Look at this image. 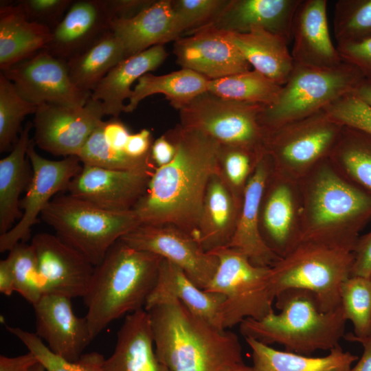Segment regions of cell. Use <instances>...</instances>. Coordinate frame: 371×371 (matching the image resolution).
Here are the masks:
<instances>
[{
	"label": "cell",
	"mask_w": 371,
	"mask_h": 371,
	"mask_svg": "<svg viewBox=\"0 0 371 371\" xmlns=\"http://www.w3.org/2000/svg\"><path fill=\"white\" fill-rule=\"evenodd\" d=\"M164 135L175 145V156L155 169L133 211L141 224L171 225L197 239L206 189L218 168L220 145L179 124Z\"/></svg>",
	"instance_id": "6da1fadb"
},
{
	"label": "cell",
	"mask_w": 371,
	"mask_h": 371,
	"mask_svg": "<svg viewBox=\"0 0 371 371\" xmlns=\"http://www.w3.org/2000/svg\"><path fill=\"white\" fill-rule=\"evenodd\" d=\"M155 353L170 371H225L243 363L236 333L221 329L167 297L146 310Z\"/></svg>",
	"instance_id": "7a4b0ae2"
},
{
	"label": "cell",
	"mask_w": 371,
	"mask_h": 371,
	"mask_svg": "<svg viewBox=\"0 0 371 371\" xmlns=\"http://www.w3.org/2000/svg\"><path fill=\"white\" fill-rule=\"evenodd\" d=\"M302 242L353 252L371 221V196L341 177L328 158L299 181Z\"/></svg>",
	"instance_id": "3957f363"
},
{
	"label": "cell",
	"mask_w": 371,
	"mask_h": 371,
	"mask_svg": "<svg viewBox=\"0 0 371 371\" xmlns=\"http://www.w3.org/2000/svg\"><path fill=\"white\" fill-rule=\"evenodd\" d=\"M161 259L120 239L112 245L95 267L83 296L93 339L112 322L144 308L156 285Z\"/></svg>",
	"instance_id": "277c9868"
},
{
	"label": "cell",
	"mask_w": 371,
	"mask_h": 371,
	"mask_svg": "<svg viewBox=\"0 0 371 371\" xmlns=\"http://www.w3.org/2000/svg\"><path fill=\"white\" fill-rule=\"evenodd\" d=\"M274 312L262 319L247 318L240 324L245 338L267 345L279 344L289 352L310 356L316 350L339 346L346 322L341 305L322 312L315 295L301 289H289L277 295Z\"/></svg>",
	"instance_id": "5b68a950"
},
{
	"label": "cell",
	"mask_w": 371,
	"mask_h": 371,
	"mask_svg": "<svg viewBox=\"0 0 371 371\" xmlns=\"http://www.w3.org/2000/svg\"><path fill=\"white\" fill-rule=\"evenodd\" d=\"M40 218L95 267L115 242L141 224L133 210L108 211L69 194L55 196Z\"/></svg>",
	"instance_id": "8992f818"
},
{
	"label": "cell",
	"mask_w": 371,
	"mask_h": 371,
	"mask_svg": "<svg viewBox=\"0 0 371 371\" xmlns=\"http://www.w3.org/2000/svg\"><path fill=\"white\" fill-rule=\"evenodd\" d=\"M365 80L355 65L344 61L331 69L295 65L276 104L267 106L259 122L267 133L319 111L343 95L352 93Z\"/></svg>",
	"instance_id": "52a82bcc"
},
{
	"label": "cell",
	"mask_w": 371,
	"mask_h": 371,
	"mask_svg": "<svg viewBox=\"0 0 371 371\" xmlns=\"http://www.w3.org/2000/svg\"><path fill=\"white\" fill-rule=\"evenodd\" d=\"M353 263L352 251L302 242L271 267L276 297L286 289H305L315 295L322 312L334 311L341 305V286Z\"/></svg>",
	"instance_id": "ba28073f"
},
{
	"label": "cell",
	"mask_w": 371,
	"mask_h": 371,
	"mask_svg": "<svg viewBox=\"0 0 371 371\" xmlns=\"http://www.w3.org/2000/svg\"><path fill=\"white\" fill-rule=\"evenodd\" d=\"M211 253L218 258V265L205 290L225 296L220 317L222 329L228 330L247 318L262 319L274 312L271 267L256 266L228 247Z\"/></svg>",
	"instance_id": "9c48e42d"
},
{
	"label": "cell",
	"mask_w": 371,
	"mask_h": 371,
	"mask_svg": "<svg viewBox=\"0 0 371 371\" xmlns=\"http://www.w3.org/2000/svg\"><path fill=\"white\" fill-rule=\"evenodd\" d=\"M266 106L206 91L179 110V124L203 133L221 146L244 149L262 157L266 154L267 133L259 116Z\"/></svg>",
	"instance_id": "30bf717a"
},
{
	"label": "cell",
	"mask_w": 371,
	"mask_h": 371,
	"mask_svg": "<svg viewBox=\"0 0 371 371\" xmlns=\"http://www.w3.org/2000/svg\"><path fill=\"white\" fill-rule=\"evenodd\" d=\"M342 127L321 111L268 133L265 153L273 171L299 182L328 157Z\"/></svg>",
	"instance_id": "8fae6325"
},
{
	"label": "cell",
	"mask_w": 371,
	"mask_h": 371,
	"mask_svg": "<svg viewBox=\"0 0 371 371\" xmlns=\"http://www.w3.org/2000/svg\"><path fill=\"white\" fill-rule=\"evenodd\" d=\"M31 139L27 155L32 168V177L24 197L20 201L22 216L6 233L0 235V251H9L16 244L25 243L32 227L42 212L60 192L67 190L71 181L82 168L77 156L50 160L41 156Z\"/></svg>",
	"instance_id": "7c38bea8"
},
{
	"label": "cell",
	"mask_w": 371,
	"mask_h": 371,
	"mask_svg": "<svg viewBox=\"0 0 371 371\" xmlns=\"http://www.w3.org/2000/svg\"><path fill=\"white\" fill-rule=\"evenodd\" d=\"M105 115L100 101L91 97L84 106L43 104L33 119L36 146L56 156H78Z\"/></svg>",
	"instance_id": "4fadbf2b"
},
{
	"label": "cell",
	"mask_w": 371,
	"mask_h": 371,
	"mask_svg": "<svg viewBox=\"0 0 371 371\" xmlns=\"http://www.w3.org/2000/svg\"><path fill=\"white\" fill-rule=\"evenodd\" d=\"M120 240L179 266L202 289L207 288L218 268L214 254L205 251L196 238L171 225L140 224Z\"/></svg>",
	"instance_id": "5bb4252c"
},
{
	"label": "cell",
	"mask_w": 371,
	"mask_h": 371,
	"mask_svg": "<svg viewBox=\"0 0 371 371\" xmlns=\"http://www.w3.org/2000/svg\"><path fill=\"white\" fill-rule=\"evenodd\" d=\"M1 73L13 82L19 93L37 106L53 104L84 106L91 93L73 82L67 61L42 49Z\"/></svg>",
	"instance_id": "9a60e30c"
},
{
	"label": "cell",
	"mask_w": 371,
	"mask_h": 371,
	"mask_svg": "<svg viewBox=\"0 0 371 371\" xmlns=\"http://www.w3.org/2000/svg\"><path fill=\"white\" fill-rule=\"evenodd\" d=\"M259 229L266 245L280 258L301 243L300 183L275 172L272 166L260 201Z\"/></svg>",
	"instance_id": "2e32d148"
},
{
	"label": "cell",
	"mask_w": 371,
	"mask_h": 371,
	"mask_svg": "<svg viewBox=\"0 0 371 371\" xmlns=\"http://www.w3.org/2000/svg\"><path fill=\"white\" fill-rule=\"evenodd\" d=\"M156 168L116 170L82 164L67 191L108 211H131L146 192Z\"/></svg>",
	"instance_id": "e0dca14e"
},
{
	"label": "cell",
	"mask_w": 371,
	"mask_h": 371,
	"mask_svg": "<svg viewBox=\"0 0 371 371\" xmlns=\"http://www.w3.org/2000/svg\"><path fill=\"white\" fill-rule=\"evenodd\" d=\"M36 260L43 295L69 298L86 293L95 266L80 251L56 235L38 233L30 243Z\"/></svg>",
	"instance_id": "ac0fdd59"
},
{
	"label": "cell",
	"mask_w": 371,
	"mask_h": 371,
	"mask_svg": "<svg viewBox=\"0 0 371 371\" xmlns=\"http://www.w3.org/2000/svg\"><path fill=\"white\" fill-rule=\"evenodd\" d=\"M177 64L208 80H215L250 70L228 32L208 25L174 41Z\"/></svg>",
	"instance_id": "d6986e66"
},
{
	"label": "cell",
	"mask_w": 371,
	"mask_h": 371,
	"mask_svg": "<svg viewBox=\"0 0 371 371\" xmlns=\"http://www.w3.org/2000/svg\"><path fill=\"white\" fill-rule=\"evenodd\" d=\"M32 306L36 335L54 353L69 361H77L93 339L85 317L75 315L71 298L45 294Z\"/></svg>",
	"instance_id": "ffe728a7"
},
{
	"label": "cell",
	"mask_w": 371,
	"mask_h": 371,
	"mask_svg": "<svg viewBox=\"0 0 371 371\" xmlns=\"http://www.w3.org/2000/svg\"><path fill=\"white\" fill-rule=\"evenodd\" d=\"M326 9V0H302L299 4L291 28L295 65L331 69L344 63L329 34Z\"/></svg>",
	"instance_id": "44dd1931"
},
{
	"label": "cell",
	"mask_w": 371,
	"mask_h": 371,
	"mask_svg": "<svg viewBox=\"0 0 371 371\" xmlns=\"http://www.w3.org/2000/svg\"><path fill=\"white\" fill-rule=\"evenodd\" d=\"M112 20L106 0L73 1L43 49L68 61L111 30Z\"/></svg>",
	"instance_id": "7402d4cb"
},
{
	"label": "cell",
	"mask_w": 371,
	"mask_h": 371,
	"mask_svg": "<svg viewBox=\"0 0 371 371\" xmlns=\"http://www.w3.org/2000/svg\"><path fill=\"white\" fill-rule=\"evenodd\" d=\"M271 162L265 154L258 162L247 183L233 237L228 247L244 254L254 265L271 267L279 259L265 243L259 229V209Z\"/></svg>",
	"instance_id": "603a6c76"
},
{
	"label": "cell",
	"mask_w": 371,
	"mask_h": 371,
	"mask_svg": "<svg viewBox=\"0 0 371 371\" xmlns=\"http://www.w3.org/2000/svg\"><path fill=\"white\" fill-rule=\"evenodd\" d=\"M302 0H229L210 25L227 32L245 34L263 29L291 39L296 10ZM208 26V25H207Z\"/></svg>",
	"instance_id": "cb8c5ba5"
},
{
	"label": "cell",
	"mask_w": 371,
	"mask_h": 371,
	"mask_svg": "<svg viewBox=\"0 0 371 371\" xmlns=\"http://www.w3.org/2000/svg\"><path fill=\"white\" fill-rule=\"evenodd\" d=\"M102 371H170L155 353L149 315L144 308L126 315Z\"/></svg>",
	"instance_id": "d4e9b609"
},
{
	"label": "cell",
	"mask_w": 371,
	"mask_h": 371,
	"mask_svg": "<svg viewBox=\"0 0 371 371\" xmlns=\"http://www.w3.org/2000/svg\"><path fill=\"white\" fill-rule=\"evenodd\" d=\"M167 297L178 300L193 314L222 329L220 317L225 296L199 288L181 267L162 258L156 285L144 309H149Z\"/></svg>",
	"instance_id": "484cf974"
},
{
	"label": "cell",
	"mask_w": 371,
	"mask_h": 371,
	"mask_svg": "<svg viewBox=\"0 0 371 371\" xmlns=\"http://www.w3.org/2000/svg\"><path fill=\"white\" fill-rule=\"evenodd\" d=\"M111 30L122 43L126 57L179 38L171 0L155 1L131 19H113Z\"/></svg>",
	"instance_id": "4316f807"
},
{
	"label": "cell",
	"mask_w": 371,
	"mask_h": 371,
	"mask_svg": "<svg viewBox=\"0 0 371 371\" xmlns=\"http://www.w3.org/2000/svg\"><path fill=\"white\" fill-rule=\"evenodd\" d=\"M168 55L164 45H156L125 58L100 81L91 98L102 102L105 115L117 118L124 112V102L130 98L132 85L158 68Z\"/></svg>",
	"instance_id": "83f0119b"
},
{
	"label": "cell",
	"mask_w": 371,
	"mask_h": 371,
	"mask_svg": "<svg viewBox=\"0 0 371 371\" xmlns=\"http://www.w3.org/2000/svg\"><path fill=\"white\" fill-rule=\"evenodd\" d=\"M240 208L216 171L208 183L197 227V240L205 251L228 246Z\"/></svg>",
	"instance_id": "f1b7e54d"
},
{
	"label": "cell",
	"mask_w": 371,
	"mask_h": 371,
	"mask_svg": "<svg viewBox=\"0 0 371 371\" xmlns=\"http://www.w3.org/2000/svg\"><path fill=\"white\" fill-rule=\"evenodd\" d=\"M51 37L52 30L30 21L17 2L1 3V71L43 49Z\"/></svg>",
	"instance_id": "f546056e"
},
{
	"label": "cell",
	"mask_w": 371,
	"mask_h": 371,
	"mask_svg": "<svg viewBox=\"0 0 371 371\" xmlns=\"http://www.w3.org/2000/svg\"><path fill=\"white\" fill-rule=\"evenodd\" d=\"M228 34L254 70L278 85L287 82L295 63L285 37L260 28Z\"/></svg>",
	"instance_id": "4dcf8cb0"
},
{
	"label": "cell",
	"mask_w": 371,
	"mask_h": 371,
	"mask_svg": "<svg viewBox=\"0 0 371 371\" xmlns=\"http://www.w3.org/2000/svg\"><path fill=\"white\" fill-rule=\"evenodd\" d=\"M33 123L27 122L10 153L0 160V234L8 232L21 218L19 196L27 190L32 168L27 155L30 132Z\"/></svg>",
	"instance_id": "1f68e13d"
},
{
	"label": "cell",
	"mask_w": 371,
	"mask_h": 371,
	"mask_svg": "<svg viewBox=\"0 0 371 371\" xmlns=\"http://www.w3.org/2000/svg\"><path fill=\"white\" fill-rule=\"evenodd\" d=\"M252 353L254 371H349L358 356L341 346L326 356L313 357L276 350L252 338H245Z\"/></svg>",
	"instance_id": "d6a6232c"
},
{
	"label": "cell",
	"mask_w": 371,
	"mask_h": 371,
	"mask_svg": "<svg viewBox=\"0 0 371 371\" xmlns=\"http://www.w3.org/2000/svg\"><path fill=\"white\" fill-rule=\"evenodd\" d=\"M208 80L203 76L183 68L159 76L146 73L137 80L124 112H133L142 100L157 93L164 95L173 108L180 110L207 91Z\"/></svg>",
	"instance_id": "836d02e7"
},
{
	"label": "cell",
	"mask_w": 371,
	"mask_h": 371,
	"mask_svg": "<svg viewBox=\"0 0 371 371\" xmlns=\"http://www.w3.org/2000/svg\"><path fill=\"white\" fill-rule=\"evenodd\" d=\"M328 159L344 179L371 196V136L343 126Z\"/></svg>",
	"instance_id": "e575fe53"
},
{
	"label": "cell",
	"mask_w": 371,
	"mask_h": 371,
	"mask_svg": "<svg viewBox=\"0 0 371 371\" xmlns=\"http://www.w3.org/2000/svg\"><path fill=\"white\" fill-rule=\"evenodd\" d=\"M125 58L122 43L111 30L67 64L76 86L91 94L107 73Z\"/></svg>",
	"instance_id": "d590c367"
},
{
	"label": "cell",
	"mask_w": 371,
	"mask_h": 371,
	"mask_svg": "<svg viewBox=\"0 0 371 371\" xmlns=\"http://www.w3.org/2000/svg\"><path fill=\"white\" fill-rule=\"evenodd\" d=\"M282 86L257 71H249L209 80L207 91L217 96L271 106L278 100Z\"/></svg>",
	"instance_id": "8d00e7d4"
},
{
	"label": "cell",
	"mask_w": 371,
	"mask_h": 371,
	"mask_svg": "<svg viewBox=\"0 0 371 371\" xmlns=\"http://www.w3.org/2000/svg\"><path fill=\"white\" fill-rule=\"evenodd\" d=\"M38 106L25 99L12 82L0 74V152L11 151L17 142L25 117Z\"/></svg>",
	"instance_id": "74e56055"
},
{
	"label": "cell",
	"mask_w": 371,
	"mask_h": 371,
	"mask_svg": "<svg viewBox=\"0 0 371 371\" xmlns=\"http://www.w3.org/2000/svg\"><path fill=\"white\" fill-rule=\"evenodd\" d=\"M333 32L337 45L371 38V0H339L335 4Z\"/></svg>",
	"instance_id": "f35d334b"
},
{
	"label": "cell",
	"mask_w": 371,
	"mask_h": 371,
	"mask_svg": "<svg viewBox=\"0 0 371 371\" xmlns=\"http://www.w3.org/2000/svg\"><path fill=\"white\" fill-rule=\"evenodd\" d=\"M103 122L91 133L78 156L82 164L116 170L157 168L151 155L135 159L109 146L103 135Z\"/></svg>",
	"instance_id": "ab89813d"
},
{
	"label": "cell",
	"mask_w": 371,
	"mask_h": 371,
	"mask_svg": "<svg viewBox=\"0 0 371 371\" xmlns=\"http://www.w3.org/2000/svg\"><path fill=\"white\" fill-rule=\"evenodd\" d=\"M37 359L45 371H102L105 358L97 352L83 354L75 362L69 361L54 353L36 333L20 328L6 326Z\"/></svg>",
	"instance_id": "60d3db41"
},
{
	"label": "cell",
	"mask_w": 371,
	"mask_h": 371,
	"mask_svg": "<svg viewBox=\"0 0 371 371\" xmlns=\"http://www.w3.org/2000/svg\"><path fill=\"white\" fill-rule=\"evenodd\" d=\"M341 305L346 320L354 326V335H371V278L350 276L341 284Z\"/></svg>",
	"instance_id": "b9f144b4"
},
{
	"label": "cell",
	"mask_w": 371,
	"mask_h": 371,
	"mask_svg": "<svg viewBox=\"0 0 371 371\" xmlns=\"http://www.w3.org/2000/svg\"><path fill=\"white\" fill-rule=\"evenodd\" d=\"M262 157L244 149L220 146L218 174L240 206L248 180Z\"/></svg>",
	"instance_id": "7bdbcfd3"
},
{
	"label": "cell",
	"mask_w": 371,
	"mask_h": 371,
	"mask_svg": "<svg viewBox=\"0 0 371 371\" xmlns=\"http://www.w3.org/2000/svg\"><path fill=\"white\" fill-rule=\"evenodd\" d=\"M8 252L7 258L14 274L15 291L33 305L43 295L33 249L30 244L21 242Z\"/></svg>",
	"instance_id": "ee69618b"
},
{
	"label": "cell",
	"mask_w": 371,
	"mask_h": 371,
	"mask_svg": "<svg viewBox=\"0 0 371 371\" xmlns=\"http://www.w3.org/2000/svg\"><path fill=\"white\" fill-rule=\"evenodd\" d=\"M229 0H171L179 37L211 25Z\"/></svg>",
	"instance_id": "f6af8a7d"
},
{
	"label": "cell",
	"mask_w": 371,
	"mask_h": 371,
	"mask_svg": "<svg viewBox=\"0 0 371 371\" xmlns=\"http://www.w3.org/2000/svg\"><path fill=\"white\" fill-rule=\"evenodd\" d=\"M322 111L342 126L357 129L371 136V106L352 93L338 98Z\"/></svg>",
	"instance_id": "bcb514c9"
},
{
	"label": "cell",
	"mask_w": 371,
	"mask_h": 371,
	"mask_svg": "<svg viewBox=\"0 0 371 371\" xmlns=\"http://www.w3.org/2000/svg\"><path fill=\"white\" fill-rule=\"evenodd\" d=\"M72 0H21L17 3L27 19L51 30L60 23Z\"/></svg>",
	"instance_id": "7dc6e473"
},
{
	"label": "cell",
	"mask_w": 371,
	"mask_h": 371,
	"mask_svg": "<svg viewBox=\"0 0 371 371\" xmlns=\"http://www.w3.org/2000/svg\"><path fill=\"white\" fill-rule=\"evenodd\" d=\"M343 61L355 65L371 82V38L355 44L337 45Z\"/></svg>",
	"instance_id": "c3c4849f"
},
{
	"label": "cell",
	"mask_w": 371,
	"mask_h": 371,
	"mask_svg": "<svg viewBox=\"0 0 371 371\" xmlns=\"http://www.w3.org/2000/svg\"><path fill=\"white\" fill-rule=\"evenodd\" d=\"M353 254L354 263L350 276L370 278L371 275V230L359 236Z\"/></svg>",
	"instance_id": "681fc988"
},
{
	"label": "cell",
	"mask_w": 371,
	"mask_h": 371,
	"mask_svg": "<svg viewBox=\"0 0 371 371\" xmlns=\"http://www.w3.org/2000/svg\"><path fill=\"white\" fill-rule=\"evenodd\" d=\"M153 0H106L113 19H128L150 6Z\"/></svg>",
	"instance_id": "f907efd6"
},
{
	"label": "cell",
	"mask_w": 371,
	"mask_h": 371,
	"mask_svg": "<svg viewBox=\"0 0 371 371\" xmlns=\"http://www.w3.org/2000/svg\"><path fill=\"white\" fill-rule=\"evenodd\" d=\"M103 135L106 142L111 148L124 151L131 133L127 127L117 118L103 122Z\"/></svg>",
	"instance_id": "816d5d0a"
},
{
	"label": "cell",
	"mask_w": 371,
	"mask_h": 371,
	"mask_svg": "<svg viewBox=\"0 0 371 371\" xmlns=\"http://www.w3.org/2000/svg\"><path fill=\"white\" fill-rule=\"evenodd\" d=\"M153 142L150 132L144 128L129 135L124 152L133 158H145L150 155Z\"/></svg>",
	"instance_id": "f5cc1de1"
},
{
	"label": "cell",
	"mask_w": 371,
	"mask_h": 371,
	"mask_svg": "<svg viewBox=\"0 0 371 371\" xmlns=\"http://www.w3.org/2000/svg\"><path fill=\"white\" fill-rule=\"evenodd\" d=\"M176 154L175 145L163 135L153 141L150 155L157 168L165 166L172 161Z\"/></svg>",
	"instance_id": "db71d44e"
},
{
	"label": "cell",
	"mask_w": 371,
	"mask_h": 371,
	"mask_svg": "<svg viewBox=\"0 0 371 371\" xmlns=\"http://www.w3.org/2000/svg\"><path fill=\"white\" fill-rule=\"evenodd\" d=\"M38 361L31 352L16 357L0 356V371H30Z\"/></svg>",
	"instance_id": "11a10c76"
},
{
	"label": "cell",
	"mask_w": 371,
	"mask_h": 371,
	"mask_svg": "<svg viewBox=\"0 0 371 371\" xmlns=\"http://www.w3.org/2000/svg\"><path fill=\"white\" fill-rule=\"evenodd\" d=\"M345 339L360 343L363 347V352L357 364L349 371H371V335L366 337H357L353 333L346 334Z\"/></svg>",
	"instance_id": "9f6ffc18"
},
{
	"label": "cell",
	"mask_w": 371,
	"mask_h": 371,
	"mask_svg": "<svg viewBox=\"0 0 371 371\" xmlns=\"http://www.w3.org/2000/svg\"><path fill=\"white\" fill-rule=\"evenodd\" d=\"M15 291L14 278L8 259L0 261V292L10 296Z\"/></svg>",
	"instance_id": "6f0895ef"
},
{
	"label": "cell",
	"mask_w": 371,
	"mask_h": 371,
	"mask_svg": "<svg viewBox=\"0 0 371 371\" xmlns=\"http://www.w3.org/2000/svg\"><path fill=\"white\" fill-rule=\"evenodd\" d=\"M352 93L371 106V82L362 81L353 91Z\"/></svg>",
	"instance_id": "680465c9"
},
{
	"label": "cell",
	"mask_w": 371,
	"mask_h": 371,
	"mask_svg": "<svg viewBox=\"0 0 371 371\" xmlns=\"http://www.w3.org/2000/svg\"><path fill=\"white\" fill-rule=\"evenodd\" d=\"M225 371H254L252 366H247L243 363H238L226 370Z\"/></svg>",
	"instance_id": "91938a15"
},
{
	"label": "cell",
	"mask_w": 371,
	"mask_h": 371,
	"mask_svg": "<svg viewBox=\"0 0 371 371\" xmlns=\"http://www.w3.org/2000/svg\"><path fill=\"white\" fill-rule=\"evenodd\" d=\"M30 371H45V370L44 367L39 362H38L31 368Z\"/></svg>",
	"instance_id": "94428289"
},
{
	"label": "cell",
	"mask_w": 371,
	"mask_h": 371,
	"mask_svg": "<svg viewBox=\"0 0 371 371\" xmlns=\"http://www.w3.org/2000/svg\"><path fill=\"white\" fill-rule=\"evenodd\" d=\"M370 278H371V275H370Z\"/></svg>",
	"instance_id": "6125c7cd"
}]
</instances>
